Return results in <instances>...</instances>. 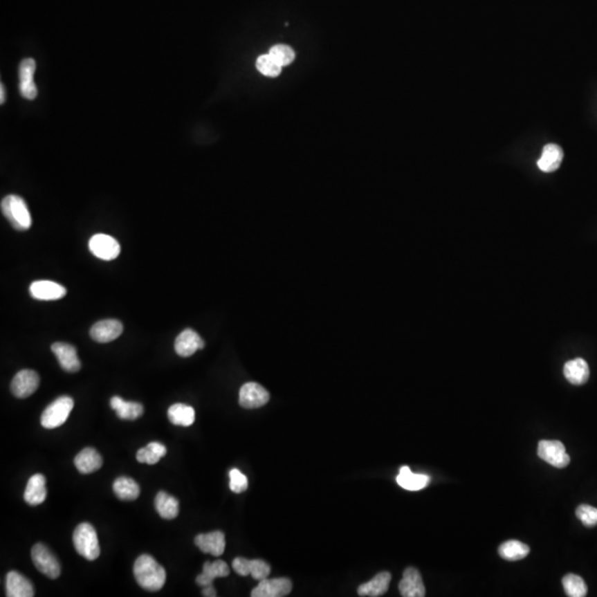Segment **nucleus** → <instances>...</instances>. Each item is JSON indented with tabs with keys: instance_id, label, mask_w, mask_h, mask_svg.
<instances>
[{
	"instance_id": "1",
	"label": "nucleus",
	"mask_w": 597,
	"mask_h": 597,
	"mask_svg": "<svg viewBox=\"0 0 597 597\" xmlns=\"http://www.w3.org/2000/svg\"><path fill=\"white\" fill-rule=\"evenodd\" d=\"M134 576L142 589L149 592H157L165 584L166 571L153 556L142 554L135 561Z\"/></svg>"
},
{
	"instance_id": "2",
	"label": "nucleus",
	"mask_w": 597,
	"mask_h": 597,
	"mask_svg": "<svg viewBox=\"0 0 597 597\" xmlns=\"http://www.w3.org/2000/svg\"><path fill=\"white\" fill-rule=\"evenodd\" d=\"M1 212L11 226L19 232H25L33 225L30 212L26 201L17 195H9L1 201Z\"/></svg>"
},
{
	"instance_id": "3",
	"label": "nucleus",
	"mask_w": 597,
	"mask_h": 597,
	"mask_svg": "<svg viewBox=\"0 0 597 597\" xmlns=\"http://www.w3.org/2000/svg\"><path fill=\"white\" fill-rule=\"evenodd\" d=\"M73 544L77 553L89 561L100 556V544L97 531L90 523L83 522L73 532Z\"/></svg>"
},
{
	"instance_id": "4",
	"label": "nucleus",
	"mask_w": 597,
	"mask_h": 597,
	"mask_svg": "<svg viewBox=\"0 0 597 597\" xmlns=\"http://www.w3.org/2000/svg\"><path fill=\"white\" fill-rule=\"evenodd\" d=\"M75 402L69 396H61L44 410L42 415V425L47 430H53L62 425L69 419Z\"/></svg>"
},
{
	"instance_id": "5",
	"label": "nucleus",
	"mask_w": 597,
	"mask_h": 597,
	"mask_svg": "<svg viewBox=\"0 0 597 597\" xmlns=\"http://www.w3.org/2000/svg\"><path fill=\"white\" fill-rule=\"evenodd\" d=\"M31 559L39 572L55 580L60 576L61 567L55 554L42 543H37L31 550Z\"/></svg>"
},
{
	"instance_id": "6",
	"label": "nucleus",
	"mask_w": 597,
	"mask_h": 597,
	"mask_svg": "<svg viewBox=\"0 0 597 597\" xmlns=\"http://www.w3.org/2000/svg\"><path fill=\"white\" fill-rule=\"evenodd\" d=\"M538 456L544 460L545 463L559 469L565 468L571 460L564 445L559 441H540Z\"/></svg>"
},
{
	"instance_id": "7",
	"label": "nucleus",
	"mask_w": 597,
	"mask_h": 597,
	"mask_svg": "<svg viewBox=\"0 0 597 597\" xmlns=\"http://www.w3.org/2000/svg\"><path fill=\"white\" fill-rule=\"evenodd\" d=\"M89 249L97 258L110 261L119 257L121 246L118 240L109 235L98 234L89 241Z\"/></svg>"
},
{
	"instance_id": "8",
	"label": "nucleus",
	"mask_w": 597,
	"mask_h": 597,
	"mask_svg": "<svg viewBox=\"0 0 597 597\" xmlns=\"http://www.w3.org/2000/svg\"><path fill=\"white\" fill-rule=\"evenodd\" d=\"M40 377L33 369H22L15 375L11 382V393L17 398H27L38 389Z\"/></svg>"
},
{
	"instance_id": "9",
	"label": "nucleus",
	"mask_w": 597,
	"mask_h": 597,
	"mask_svg": "<svg viewBox=\"0 0 597 597\" xmlns=\"http://www.w3.org/2000/svg\"><path fill=\"white\" fill-rule=\"evenodd\" d=\"M270 394L258 383H246L239 392V404L241 407L252 410L262 407L269 402Z\"/></svg>"
},
{
	"instance_id": "10",
	"label": "nucleus",
	"mask_w": 597,
	"mask_h": 597,
	"mask_svg": "<svg viewBox=\"0 0 597 597\" xmlns=\"http://www.w3.org/2000/svg\"><path fill=\"white\" fill-rule=\"evenodd\" d=\"M292 591L289 578H264L251 591L252 597H284Z\"/></svg>"
},
{
	"instance_id": "11",
	"label": "nucleus",
	"mask_w": 597,
	"mask_h": 597,
	"mask_svg": "<svg viewBox=\"0 0 597 597\" xmlns=\"http://www.w3.org/2000/svg\"><path fill=\"white\" fill-rule=\"evenodd\" d=\"M232 569L240 576H252L257 581L267 578L271 573V567L262 560H248L236 558L232 561Z\"/></svg>"
},
{
	"instance_id": "12",
	"label": "nucleus",
	"mask_w": 597,
	"mask_h": 597,
	"mask_svg": "<svg viewBox=\"0 0 597 597\" xmlns=\"http://www.w3.org/2000/svg\"><path fill=\"white\" fill-rule=\"evenodd\" d=\"M51 351L55 358H58L59 364L64 371L69 373L80 371L81 362L77 358V349L73 345L64 342H55L51 347Z\"/></svg>"
},
{
	"instance_id": "13",
	"label": "nucleus",
	"mask_w": 597,
	"mask_h": 597,
	"mask_svg": "<svg viewBox=\"0 0 597 597\" xmlns=\"http://www.w3.org/2000/svg\"><path fill=\"white\" fill-rule=\"evenodd\" d=\"M398 589L401 595L404 597H424L426 595V589L421 573L414 567H407L404 571Z\"/></svg>"
},
{
	"instance_id": "14",
	"label": "nucleus",
	"mask_w": 597,
	"mask_h": 597,
	"mask_svg": "<svg viewBox=\"0 0 597 597\" xmlns=\"http://www.w3.org/2000/svg\"><path fill=\"white\" fill-rule=\"evenodd\" d=\"M35 72H36V61L31 58L21 61L19 68L20 94L22 98L27 100H35L38 94V89L33 81Z\"/></svg>"
},
{
	"instance_id": "15",
	"label": "nucleus",
	"mask_w": 597,
	"mask_h": 597,
	"mask_svg": "<svg viewBox=\"0 0 597 597\" xmlns=\"http://www.w3.org/2000/svg\"><path fill=\"white\" fill-rule=\"evenodd\" d=\"M31 297L36 300L55 301L59 300L66 295V289L64 286L49 280L35 281L31 284Z\"/></svg>"
},
{
	"instance_id": "16",
	"label": "nucleus",
	"mask_w": 597,
	"mask_h": 597,
	"mask_svg": "<svg viewBox=\"0 0 597 597\" xmlns=\"http://www.w3.org/2000/svg\"><path fill=\"white\" fill-rule=\"evenodd\" d=\"M123 332V325L118 320H103L95 323L90 330V336L98 343L114 341Z\"/></svg>"
},
{
	"instance_id": "17",
	"label": "nucleus",
	"mask_w": 597,
	"mask_h": 597,
	"mask_svg": "<svg viewBox=\"0 0 597 597\" xmlns=\"http://www.w3.org/2000/svg\"><path fill=\"white\" fill-rule=\"evenodd\" d=\"M195 544L204 553L221 556L223 555L225 548H226V538L221 531L199 534L195 538Z\"/></svg>"
},
{
	"instance_id": "18",
	"label": "nucleus",
	"mask_w": 597,
	"mask_h": 597,
	"mask_svg": "<svg viewBox=\"0 0 597 597\" xmlns=\"http://www.w3.org/2000/svg\"><path fill=\"white\" fill-rule=\"evenodd\" d=\"M204 347L203 339L192 329L183 331L175 341V351L182 358L192 356L197 351L204 349Z\"/></svg>"
},
{
	"instance_id": "19",
	"label": "nucleus",
	"mask_w": 597,
	"mask_h": 597,
	"mask_svg": "<svg viewBox=\"0 0 597 597\" xmlns=\"http://www.w3.org/2000/svg\"><path fill=\"white\" fill-rule=\"evenodd\" d=\"M6 595L8 597H33L35 589L28 578L16 571H11L6 578Z\"/></svg>"
},
{
	"instance_id": "20",
	"label": "nucleus",
	"mask_w": 597,
	"mask_h": 597,
	"mask_svg": "<svg viewBox=\"0 0 597 597\" xmlns=\"http://www.w3.org/2000/svg\"><path fill=\"white\" fill-rule=\"evenodd\" d=\"M230 574V569L226 562L217 560L215 562H205L203 572L196 578V583L199 587H205L212 585V582L218 578H227Z\"/></svg>"
},
{
	"instance_id": "21",
	"label": "nucleus",
	"mask_w": 597,
	"mask_h": 597,
	"mask_svg": "<svg viewBox=\"0 0 597 597\" xmlns=\"http://www.w3.org/2000/svg\"><path fill=\"white\" fill-rule=\"evenodd\" d=\"M46 477L42 474L33 475L26 487L25 498L26 502L30 506H38L44 502L47 498V487H46Z\"/></svg>"
},
{
	"instance_id": "22",
	"label": "nucleus",
	"mask_w": 597,
	"mask_h": 597,
	"mask_svg": "<svg viewBox=\"0 0 597 597\" xmlns=\"http://www.w3.org/2000/svg\"><path fill=\"white\" fill-rule=\"evenodd\" d=\"M564 157L563 149L556 144H547L543 147L542 155L538 160V166L544 173H552L559 169Z\"/></svg>"
},
{
	"instance_id": "23",
	"label": "nucleus",
	"mask_w": 597,
	"mask_h": 597,
	"mask_svg": "<svg viewBox=\"0 0 597 597\" xmlns=\"http://www.w3.org/2000/svg\"><path fill=\"white\" fill-rule=\"evenodd\" d=\"M75 465L79 472L89 475L95 472L102 467L103 459L95 449L84 448L75 458Z\"/></svg>"
},
{
	"instance_id": "24",
	"label": "nucleus",
	"mask_w": 597,
	"mask_h": 597,
	"mask_svg": "<svg viewBox=\"0 0 597 597\" xmlns=\"http://www.w3.org/2000/svg\"><path fill=\"white\" fill-rule=\"evenodd\" d=\"M391 573H378L367 583L362 584L358 589L360 596L378 597L387 592L391 583Z\"/></svg>"
},
{
	"instance_id": "25",
	"label": "nucleus",
	"mask_w": 597,
	"mask_h": 597,
	"mask_svg": "<svg viewBox=\"0 0 597 597\" xmlns=\"http://www.w3.org/2000/svg\"><path fill=\"white\" fill-rule=\"evenodd\" d=\"M564 376L573 385H583L589 380V367L587 360L576 358L564 365Z\"/></svg>"
},
{
	"instance_id": "26",
	"label": "nucleus",
	"mask_w": 597,
	"mask_h": 597,
	"mask_svg": "<svg viewBox=\"0 0 597 597\" xmlns=\"http://www.w3.org/2000/svg\"><path fill=\"white\" fill-rule=\"evenodd\" d=\"M111 407L116 412L120 419L124 421H135L143 415V405L136 402H125L121 397L114 396L111 398Z\"/></svg>"
},
{
	"instance_id": "27",
	"label": "nucleus",
	"mask_w": 597,
	"mask_h": 597,
	"mask_svg": "<svg viewBox=\"0 0 597 597\" xmlns=\"http://www.w3.org/2000/svg\"><path fill=\"white\" fill-rule=\"evenodd\" d=\"M396 481L403 489L419 491V490L424 489L430 484V478L427 475L413 474L410 471V467L404 466L399 470Z\"/></svg>"
},
{
	"instance_id": "28",
	"label": "nucleus",
	"mask_w": 597,
	"mask_h": 597,
	"mask_svg": "<svg viewBox=\"0 0 597 597\" xmlns=\"http://www.w3.org/2000/svg\"><path fill=\"white\" fill-rule=\"evenodd\" d=\"M155 508L158 515L165 520H173L178 515L179 504L176 498L165 491H160L155 498Z\"/></svg>"
},
{
	"instance_id": "29",
	"label": "nucleus",
	"mask_w": 597,
	"mask_h": 597,
	"mask_svg": "<svg viewBox=\"0 0 597 597\" xmlns=\"http://www.w3.org/2000/svg\"><path fill=\"white\" fill-rule=\"evenodd\" d=\"M168 419L176 426L188 427L195 421V410L185 404H174L168 408Z\"/></svg>"
},
{
	"instance_id": "30",
	"label": "nucleus",
	"mask_w": 597,
	"mask_h": 597,
	"mask_svg": "<svg viewBox=\"0 0 597 597\" xmlns=\"http://www.w3.org/2000/svg\"><path fill=\"white\" fill-rule=\"evenodd\" d=\"M113 491L118 498L124 501H133L140 495L138 482L129 477H120L113 484Z\"/></svg>"
},
{
	"instance_id": "31",
	"label": "nucleus",
	"mask_w": 597,
	"mask_h": 597,
	"mask_svg": "<svg viewBox=\"0 0 597 597\" xmlns=\"http://www.w3.org/2000/svg\"><path fill=\"white\" fill-rule=\"evenodd\" d=\"M530 553V548L524 543L517 541V540H510L506 541L504 544L500 545L499 548V554L501 558L508 561H517L522 560Z\"/></svg>"
},
{
	"instance_id": "32",
	"label": "nucleus",
	"mask_w": 597,
	"mask_h": 597,
	"mask_svg": "<svg viewBox=\"0 0 597 597\" xmlns=\"http://www.w3.org/2000/svg\"><path fill=\"white\" fill-rule=\"evenodd\" d=\"M166 454V447L163 443L153 441L147 446L140 448L136 454L138 463L155 465Z\"/></svg>"
},
{
	"instance_id": "33",
	"label": "nucleus",
	"mask_w": 597,
	"mask_h": 597,
	"mask_svg": "<svg viewBox=\"0 0 597 597\" xmlns=\"http://www.w3.org/2000/svg\"><path fill=\"white\" fill-rule=\"evenodd\" d=\"M567 596L584 597L587 594V587L583 578L576 574H567L562 580Z\"/></svg>"
},
{
	"instance_id": "34",
	"label": "nucleus",
	"mask_w": 597,
	"mask_h": 597,
	"mask_svg": "<svg viewBox=\"0 0 597 597\" xmlns=\"http://www.w3.org/2000/svg\"><path fill=\"white\" fill-rule=\"evenodd\" d=\"M269 55L281 66H289L295 58V51L286 44H277L270 49Z\"/></svg>"
},
{
	"instance_id": "35",
	"label": "nucleus",
	"mask_w": 597,
	"mask_h": 597,
	"mask_svg": "<svg viewBox=\"0 0 597 597\" xmlns=\"http://www.w3.org/2000/svg\"><path fill=\"white\" fill-rule=\"evenodd\" d=\"M256 66L260 73L270 77H278L280 75L281 68H282L271 58L270 55H260L257 59Z\"/></svg>"
},
{
	"instance_id": "36",
	"label": "nucleus",
	"mask_w": 597,
	"mask_h": 597,
	"mask_svg": "<svg viewBox=\"0 0 597 597\" xmlns=\"http://www.w3.org/2000/svg\"><path fill=\"white\" fill-rule=\"evenodd\" d=\"M576 517L587 528H593L597 524V509L589 504H581L578 506L576 509Z\"/></svg>"
},
{
	"instance_id": "37",
	"label": "nucleus",
	"mask_w": 597,
	"mask_h": 597,
	"mask_svg": "<svg viewBox=\"0 0 597 597\" xmlns=\"http://www.w3.org/2000/svg\"><path fill=\"white\" fill-rule=\"evenodd\" d=\"M229 478H230L229 488H230L232 493H245L246 490L248 489L247 477L242 474L241 471L238 470V469H232L230 472H229Z\"/></svg>"
},
{
	"instance_id": "38",
	"label": "nucleus",
	"mask_w": 597,
	"mask_h": 597,
	"mask_svg": "<svg viewBox=\"0 0 597 597\" xmlns=\"http://www.w3.org/2000/svg\"><path fill=\"white\" fill-rule=\"evenodd\" d=\"M203 595L206 597H215L217 596V593H216L215 587L212 585H208V587H203Z\"/></svg>"
},
{
	"instance_id": "39",
	"label": "nucleus",
	"mask_w": 597,
	"mask_h": 597,
	"mask_svg": "<svg viewBox=\"0 0 597 597\" xmlns=\"http://www.w3.org/2000/svg\"><path fill=\"white\" fill-rule=\"evenodd\" d=\"M0 95H1V99H0V103H1V104H3V103H5L6 93L5 89H3V83H1V86H0Z\"/></svg>"
}]
</instances>
